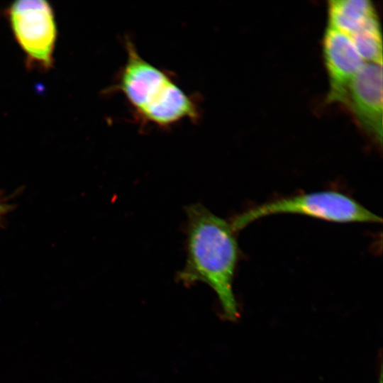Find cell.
<instances>
[{"label":"cell","instance_id":"5b68a950","mask_svg":"<svg viewBox=\"0 0 383 383\" xmlns=\"http://www.w3.org/2000/svg\"><path fill=\"white\" fill-rule=\"evenodd\" d=\"M346 103L360 126L382 143V63H364L350 84Z\"/></svg>","mask_w":383,"mask_h":383},{"label":"cell","instance_id":"6da1fadb","mask_svg":"<svg viewBox=\"0 0 383 383\" xmlns=\"http://www.w3.org/2000/svg\"><path fill=\"white\" fill-rule=\"evenodd\" d=\"M186 261L177 279L184 285L203 282L216 294L223 318L239 317L233 290L239 248L230 221L200 204L186 207Z\"/></svg>","mask_w":383,"mask_h":383},{"label":"cell","instance_id":"9c48e42d","mask_svg":"<svg viewBox=\"0 0 383 383\" xmlns=\"http://www.w3.org/2000/svg\"><path fill=\"white\" fill-rule=\"evenodd\" d=\"M378 383H382V367H381L380 372H379V377Z\"/></svg>","mask_w":383,"mask_h":383},{"label":"cell","instance_id":"8992f818","mask_svg":"<svg viewBox=\"0 0 383 383\" xmlns=\"http://www.w3.org/2000/svg\"><path fill=\"white\" fill-rule=\"evenodd\" d=\"M323 52L330 82L328 99L346 103L350 84L365 61L350 36L331 26L324 33Z\"/></svg>","mask_w":383,"mask_h":383},{"label":"cell","instance_id":"30bf717a","mask_svg":"<svg viewBox=\"0 0 383 383\" xmlns=\"http://www.w3.org/2000/svg\"><path fill=\"white\" fill-rule=\"evenodd\" d=\"M3 208L2 206L0 205V212L2 211Z\"/></svg>","mask_w":383,"mask_h":383},{"label":"cell","instance_id":"52a82bcc","mask_svg":"<svg viewBox=\"0 0 383 383\" xmlns=\"http://www.w3.org/2000/svg\"><path fill=\"white\" fill-rule=\"evenodd\" d=\"M329 26L349 35L376 15L369 0H332L328 1Z\"/></svg>","mask_w":383,"mask_h":383},{"label":"cell","instance_id":"ba28073f","mask_svg":"<svg viewBox=\"0 0 383 383\" xmlns=\"http://www.w3.org/2000/svg\"><path fill=\"white\" fill-rule=\"evenodd\" d=\"M357 52L367 62L382 63V42L377 15L350 35Z\"/></svg>","mask_w":383,"mask_h":383},{"label":"cell","instance_id":"3957f363","mask_svg":"<svg viewBox=\"0 0 383 383\" xmlns=\"http://www.w3.org/2000/svg\"><path fill=\"white\" fill-rule=\"evenodd\" d=\"M282 213L307 216L335 223H381L382 218L349 196L321 191L274 199L254 206L230 221L237 233L261 218Z\"/></svg>","mask_w":383,"mask_h":383},{"label":"cell","instance_id":"277c9868","mask_svg":"<svg viewBox=\"0 0 383 383\" xmlns=\"http://www.w3.org/2000/svg\"><path fill=\"white\" fill-rule=\"evenodd\" d=\"M6 16L27 65L45 71L52 68L57 28L50 3L18 0L9 6Z\"/></svg>","mask_w":383,"mask_h":383},{"label":"cell","instance_id":"7a4b0ae2","mask_svg":"<svg viewBox=\"0 0 383 383\" xmlns=\"http://www.w3.org/2000/svg\"><path fill=\"white\" fill-rule=\"evenodd\" d=\"M125 48L126 61L109 91L125 96L135 119L141 124L166 128L200 118L196 96L187 94L172 74L145 60L128 38Z\"/></svg>","mask_w":383,"mask_h":383}]
</instances>
